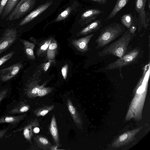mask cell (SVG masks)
Here are the masks:
<instances>
[{
	"instance_id": "2",
	"label": "cell",
	"mask_w": 150,
	"mask_h": 150,
	"mask_svg": "<svg viewBox=\"0 0 150 150\" xmlns=\"http://www.w3.org/2000/svg\"><path fill=\"white\" fill-rule=\"evenodd\" d=\"M148 81H143L138 88L125 117L126 121L134 119L139 121L142 119V112L147 92Z\"/></svg>"
},
{
	"instance_id": "13",
	"label": "cell",
	"mask_w": 150,
	"mask_h": 150,
	"mask_svg": "<svg viewBox=\"0 0 150 150\" xmlns=\"http://www.w3.org/2000/svg\"><path fill=\"white\" fill-rule=\"evenodd\" d=\"M39 126V122L37 118H35L31 120L24 127L16 130L15 132L23 130V134L25 138L31 143V138L33 135V129L34 127Z\"/></svg>"
},
{
	"instance_id": "23",
	"label": "cell",
	"mask_w": 150,
	"mask_h": 150,
	"mask_svg": "<svg viewBox=\"0 0 150 150\" xmlns=\"http://www.w3.org/2000/svg\"><path fill=\"white\" fill-rule=\"evenodd\" d=\"M129 0H117L112 11L107 17L106 20H108L115 16L127 4Z\"/></svg>"
},
{
	"instance_id": "10",
	"label": "cell",
	"mask_w": 150,
	"mask_h": 150,
	"mask_svg": "<svg viewBox=\"0 0 150 150\" xmlns=\"http://www.w3.org/2000/svg\"><path fill=\"white\" fill-rule=\"evenodd\" d=\"M22 67L21 63H17L0 70L2 75L1 80L3 81H8L15 76Z\"/></svg>"
},
{
	"instance_id": "27",
	"label": "cell",
	"mask_w": 150,
	"mask_h": 150,
	"mask_svg": "<svg viewBox=\"0 0 150 150\" xmlns=\"http://www.w3.org/2000/svg\"><path fill=\"white\" fill-rule=\"evenodd\" d=\"M54 105H47L39 108L35 110L34 113L37 116H44L54 108Z\"/></svg>"
},
{
	"instance_id": "8",
	"label": "cell",
	"mask_w": 150,
	"mask_h": 150,
	"mask_svg": "<svg viewBox=\"0 0 150 150\" xmlns=\"http://www.w3.org/2000/svg\"><path fill=\"white\" fill-rule=\"evenodd\" d=\"M52 3V1H50L39 6L28 14L25 15L20 19L16 21H18L17 25V26L18 27H21L29 23L46 10Z\"/></svg>"
},
{
	"instance_id": "12",
	"label": "cell",
	"mask_w": 150,
	"mask_h": 150,
	"mask_svg": "<svg viewBox=\"0 0 150 150\" xmlns=\"http://www.w3.org/2000/svg\"><path fill=\"white\" fill-rule=\"evenodd\" d=\"M79 6V4L78 1H74L66 9L60 12L50 23L65 20L76 12L77 11Z\"/></svg>"
},
{
	"instance_id": "24",
	"label": "cell",
	"mask_w": 150,
	"mask_h": 150,
	"mask_svg": "<svg viewBox=\"0 0 150 150\" xmlns=\"http://www.w3.org/2000/svg\"><path fill=\"white\" fill-rule=\"evenodd\" d=\"M20 40L24 45L25 50L28 57L30 59L34 60L35 59L33 50L35 46L34 44L24 39H20Z\"/></svg>"
},
{
	"instance_id": "32",
	"label": "cell",
	"mask_w": 150,
	"mask_h": 150,
	"mask_svg": "<svg viewBox=\"0 0 150 150\" xmlns=\"http://www.w3.org/2000/svg\"><path fill=\"white\" fill-rule=\"evenodd\" d=\"M68 65L66 64L62 69V73L64 79H66L67 75Z\"/></svg>"
},
{
	"instance_id": "5",
	"label": "cell",
	"mask_w": 150,
	"mask_h": 150,
	"mask_svg": "<svg viewBox=\"0 0 150 150\" xmlns=\"http://www.w3.org/2000/svg\"><path fill=\"white\" fill-rule=\"evenodd\" d=\"M141 49L136 47L129 51L125 54L116 61L107 65L105 70H109L119 69L133 64L141 57Z\"/></svg>"
},
{
	"instance_id": "19",
	"label": "cell",
	"mask_w": 150,
	"mask_h": 150,
	"mask_svg": "<svg viewBox=\"0 0 150 150\" xmlns=\"http://www.w3.org/2000/svg\"><path fill=\"white\" fill-rule=\"evenodd\" d=\"M38 146L43 150H51L52 145L49 140L45 137L39 135L34 137Z\"/></svg>"
},
{
	"instance_id": "31",
	"label": "cell",
	"mask_w": 150,
	"mask_h": 150,
	"mask_svg": "<svg viewBox=\"0 0 150 150\" xmlns=\"http://www.w3.org/2000/svg\"><path fill=\"white\" fill-rule=\"evenodd\" d=\"M8 0H0V20Z\"/></svg>"
},
{
	"instance_id": "6",
	"label": "cell",
	"mask_w": 150,
	"mask_h": 150,
	"mask_svg": "<svg viewBox=\"0 0 150 150\" xmlns=\"http://www.w3.org/2000/svg\"><path fill=\"white\" fill-rule=\"evenodd\" d=\"M147 1L135 0V9L138 14L137 18V27L139 32L143 29L146 30L149 25L150 12H146L145 10L146 4Z\"/></svg>"
},
{
	"instance_id": "35",
	"label": "cell",
	"mask_w": 150,
	"mask_h": 150,
	"mask_svg": "<svg viewBox=\"0 0 150 150\" xmlns=\"http://www.w3.org/2000/svg\"><path fill=\"white\" fill-rule=\"evenodd\" d=\"M52 60H49L48 62L45 65L44 67V70L45 71H46L50 67Z\"/></svg>"
},
{
	"instance_id": "25",
	"label": "cell",
	"mask_w": 150,
	"mask_h": 150,
	"mask_svg": "<svg viewBox=\"0 0 150 150\" xmlns=\"http://www.w3.org/2000/svg\"><path fill=\"white\" fill-rule=\"evenodd\" d=\"M30 108L29 105L24 102H21L12 109L9 113L11 114L21 113L28 111Z\"/></svg>"
},
{
	"instance_id": "3",
	"label": "cell",
	"mask_w": 150,
	"mask_h": 150,
	"mask_svg": "<svg viewBox=\"0 0 150 150\" xmlns=\"http://www.w3.org/2000/svg\"><path fill=\"white\" fill-rule=\"evenodd\" d=\"M100 31L98 36L95 41L97 44L96 49L105 46L122 35L125 30L124 25L115 22L105 26Z\"/></svg>"
},
{
	"instance_id": "33",
	"label": "cell",
	"mask_w": 150,
	"mask_h": 150,
	"mask_svg": "<svg viewBox=\"0 0 150 150\" xmlns=\"http://www.w3.org/2000/svg\"><path fill=\"white\" fill-rule=\"evenodd\" d=\"M8 91V90L7 89L0 91V103L1 101L6 97Z\"/></svg>"
},
{
	"instance_id": "18",
	"label": "cell",
	"mask_w": 150,
	"mask_h": 150,
	"mask_svg": "<svg viewBox=\"0 0 150 150\" xmlns=\"http://www.w3.org/2000/svg\"><path fill=\"white\" fill-rule=\"evenodd\" d=\"M121 21L123 25L129 29L133 25L137 24V19L135 12L134 15L132 13H129L125 14L122 16Z\"/></svg>"
},
{
	"instance_id": "34",
	"label": "cell",
	"mask_w": 150,
	"mask_h": 150,
	"mask_svg": "<svg viewBox=\"0 0 150 150\" xmlns=\"http://www.w3.org/2000/svg\"><path fill=\"white\" fill-rule=\"evenodd\" d=\"M9 127L8 126L3 129L0 130V139L3 138L6 134Z\"/></svg>"
},
{
	"instance_id": "38",
	"label": "cell",
	"mask_w": 150,
	"mask_h": 150,
	"mask_svg": "<svg viewBox=\"0 0 150 150\" xmlns=\"http://www.w3.org/2000/svg\"><path fill=\"white\" fill-rule=\"evenodd\" d=\"M148 7L149 11L150 10V0H148Z\"/></svg>"
},
{
	"instance_id": "11",
	"label": "cell",
	"mask_w": 150,
	"mask_h": 150,
	"mask_svg": "<svg viewBox=\"0 0 150 150\" xmlns=\"http://www.w3.org/2000/svg\"><path fill=\"white\" fill-rule=\"evenodd\" d=\"M103 11L97 9H91L85 11L81 15L79 23L82 26L92 22Z\"/></svg>"
},
{
	"instance_id": "21",
	"label": "cell",
	"mask_w": 150,
	"mask_h": 150,
	"mask_svg": "<svg viewBox=\"0 0 150 150\" xmlns=\"http://www.w3.org/2000/svg\"><path fill=\"white\" fill-rule=\"evenodd\" d=\"M44 84L40 86L34 83L28 84L25 89V93L26 95L30 98H34L40 89L44 87Z\"/></svg>"
},
{
	"instance_id": "20",
	"label": "cell",
	"mask_w": 150,
	"mask_h": 150,
	"mask_svg": "<svg viewBox=\"0 0 150 150\" xmlns=\"http://www.w3.org/2000/svg\"><path fill=\"white\" fill-rule=\"evenodd\" d=\"M27 114H25L18 116H5L0 117V124L8 123L15 125L23 120L26 117Z\"/></svg>"
},
{
	"instance_id": "15",
	"label": "cell",
	"mask_w": 150,
	"mask_h": 150,
	"mask_svg": "<svg viewBox=\"0 0 150 150\" xmlns=\"http://www.w3.org/2000/svg\"><path fill=\"white\" fill-rule=\"evenodd\" d=\"M101 19L94 21L89 23L87 26L81 30L78 34L84 35L95 32L98 30L102 26Z\"/></svg>"
},
{
	"instance_id": "37",
	"label": "cell",
	"mask_w": 150,
	"mask_h": 150,
	"mask_svg": "<svg viewBox=\"0 0 150 150\" xmlns=\"http://www.w3.org/2000/svg\"><path fill=\"white\" fill-rule=\"evenodd\" d=\"M40 131V129L38 127H35L33 129V132L35 133H38Z\"/></svg>"
},
{
	"instance_id": "16",
	"label": "cell",
	"mask_w": 150,
	"mask_h": 150,
	"mask_svg": "<svg viewBox=\"0 0 150 150\" xmlns=\"http://www.w3.org/2000/svg\"><path fill=\"white\" fill-rule=\"evenodd\" d=\"M67 105L69 111L75 123L77 126H81L82 124L81 118L69 99H68Z\"/></svg>"
},
{
	"instance_id": "22",
	"label": "cell",
	"mask_w": 150,
	"mask_h": 150,
	"mask_svg": "<svg viewBox=\"0 0 150 150\" xmlns=\"http://www.w3.org/2000/svg\"><path fill=\"white\" fill-rule=\"evenodd\" d=\"M20 0H8L0 21H4L12 11Z\"/></svg>"
},
{
	"instance_id": "14",
	"label": "cell",
	"mask_w": 150,
	"mask_h": 150,
	"mask_svg": "<svg viewBox=\"0 0 150 150\" xmlns=\"http://www.w3.org/2000/svg\"><path fill=\"white\" fill-rule=\"evenodd\" d=\"M94 34L92 33L77 40H74L72 44L78 50L85 52L88 50V44Z\"/></svg>"
},
{
	"instance_id": "17",
	"label": "cell",
	"mask_w": 150,
	"mask_h": 150,
	"mask_svg": "<svg viewBox=\"0 0 150 150\" xmlns=\"http://www.w3.org/2000/svg\"><path fill=\"white\" fill-rule=\"evenodd\" d=\"M50 131L56 145L61 146L56 118L54 115L52 117L49 127Z\"/></svg>"
},
{
	"instance_id": "36",
	"label": "cell",
	"mask_w": 150,
	"mask_h": 150,
	"mask_svg": "<svg viewBox=\"0 0 150 150\" xmlns=\"http://www.w3.org/2000/svg\"><path fill=\"white\" fill-rule=\"evenodd\" d=\"M97 2L101 4H105L106 3L107 0H90Z\"/></svg>"
},
{
	"instance_id": "1",
	"label": "cell",
	"mask_w": 150,
	"mask_h": 150,
	"mask_svg": "<svg viewBox=\"0 0 150 150\" xmlns=\"http://www.w3.org/2000/svg\"><path fill=\"white\" fill-rule=\"evenodd\" d=\"M136 34L131 32L129 29L125 31L122 36L117 40L106 46L104 48L98 53L100 57L111 55L120 58L129 51V44Z\"/></svg>"
},
{
	"instance_id": "9",
	"label": "cell",
	"mask_w": 150,
	"mask_h": 150,
	"mask_svg": "<svg viewBox=\"0 0 150 150\" xmlns=\"http://www.w3.org/2000/svg\"><path fill=\"white\" fill-rule=\"evenodd\" d=\"M142 127L128 131L117 137L113 142L112 146L118 148L127 144L133 141L136 134L142 129Z\"/></svg>"
},
{
	"instance_id": "28",
	"label": "cell",
	"mask_w": 150,
	"mask_h": 150,
	"mask_svg": "<svg viewBox=\"0 0 150 150\" xmlns=\"http://www.w3.org/2000/svg\"><path fill=\"white\" fill-rule=\"evenodd\" d=\"M53 89V88H51L43 87L40 89L38 93L34 96V98L44 96L50 93Z\"/></svg>"
},
{
	"instance_id": "30",
	"label": "cell",
	"mask_w": 150,
	"mask_h": 150,
	"mask_svg": "<svg viewBox=\"0 0 150 150\" xmlns=\"http://www.w3.org/2000/svg\"><path fill=\"white\" fill-rule=\"evenodd\" d=\"M14 53V51L11 52L0 58V66L12 57Z\"/></svg>"
},
{
	"instance_id": "7",
	"label": "cell",
	"mask_w": 150,
	"mask_h": 150,
	"mask_svg": "<svg viewBox=\"0 0 150 150\" xmlns=\"http://www.w3.org/2000/svg\"><path fill=\"white\" fill-rule=\"evenodd\" d=\"M17 36L16 26L12 25L5 30L0 40V54L8 48L15 42Z\"/></svg>"
},
{
	"instance_id": "4",
	"label": "cell",
	"mask_w": 150,
	"mask_h": 150,
	"mask_svg": "<svg viewBox=\"0 0 150 150\" xmlns=\"http://www.w3.org/2000/svg\"><path fill=\"white\" fill-rule=\"evenodd\" d=\"M35 3L36 0H20L4 21L10 23L20 19L34 8Z\"/></svg>"
},
{
	"instance_id": "29",
	"label": "cell",
	"mask_w": 150,
	"mask_h": 150,
	"mask_svg": "<svg viewBox=\"0 0 150 150\" xmlns=\"http://www.w3.org/2000/svg\"><path fill=\"white\" fill-rule=\"evenodd\" d=\"M52 40V39L50 38L47 40L44 44L41 45L38 52V55H39L41 53L46 51L50 44Z\"/></svg>"
},
{
	"instance_id": "26",
	"label": "cell",
	"mask_w": 150,
	"mask_h": 150,
	"mask_svg": "<svg viewBox=\"0 0 150 150\" xmlns=\"http://www.w3.org/2000/svg\"><path fill=\"white\" fill-rule=\"evenodd\" d=\"M57 45L55 41L52 40L47 50V57L49 60H52L55 57L57 50Z\"/></svg>"
}]
</instances>
